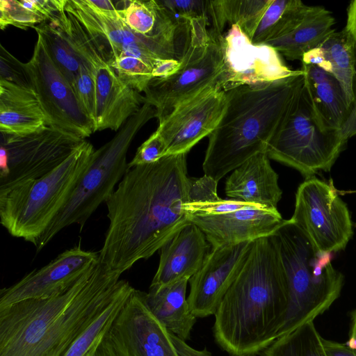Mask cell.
<instances>
[{
	"label": "cell",
	"instance_id": "obj_5",
	"mask_svg": "<svg viewBox=\"0 0 356 356\" xmlns=\"http://www.w3.org/2000/svg\"><path fill=\"white\" fill-rule=\"evenodd\" d=\"M270 237L288 287V305L280 337L327 310L339 297L344 278L332 266L331 254L317 251L289 220Z\"/></svg>",
	"mask_w": 356,
	"mask_h": 356
},
{
	"label": "cell",
	"instance_id": "obj_18",
	"mask_svg": "<svg viewBox=\"0 0 356 356\" xmlns=\"http://www.w3.org/2000/svg\"><path fill=\"white\" fill-rule=\"evenodd\" d=\"M252 242L211 248L203 264L189 281V309L196 318L214 315L238 275Z\"/></svg>",
	"mask_w": 356,
	"mask_h": 356
},
{
	"label": "cell",
	"instance_id": "obj_6",
	"mask_svg": "<svg viewBox=\"0 0 356 356\" xmlns=\"http://www.w3.org/2000/svg\"><path fill=\"white\" fill-rule=\"evenodd\" d=\"M96 149L87 140L46 176L0 191V222L13 236L34 245L70 198L92 162Z\"/></svg>",
	"mask_w": 356,
	"mask_h": 356
},
{
	"label": "cell",
	"instance_id": "obj_38",
	"mask_svg": "<svg viewBox=\"0 0 356 356\" xmlns=\"http://www.w3.org/2000/svg\"><path fill=\"white\" fill-rule=\"evenodd\" d=\"M0 79L31 88L24 63L15 58L2 45L0 49Z\"/></svg>",
	"mask_w": 356,
	"mask_h": 356
},
{
	"label": "cell",
	"instance_id": "obj_43",
	"mask_svg": "<svg viewBox=\"0 0 356 356\" xmlns=\"http://www.w3.org/2000/svg\"><path fill=\"white\" fill-rule=\"evenodd\" d=\"M353 102L350 108L349 115L339 131L346 141L356 135V74L353 82Z\"/></svg>",
	"mask_w": 356,
	"mask_h": 356
},
{
	"label": "cell",
	"instance_id": "obj_31",
	"mask_svg": "<svg viewBox=\"0 0 356 356\" xmlns=\"http://www.w3.org/2000/svg\"><path fill=\"white\" fill-rule=\"evenodd\" d=\"M134 288L127 281L119 293L63 356H92Z\"/></svg>",
	"mask_w": 356,
	"mask_h": 356
},
{
	"label": "cell",
	"instance_id": "obj_42",
	"mask_svg": "<svg viewBox=\"0 0 356 356\" xmlns=\"http://www.w3.org/2000/svg\"><path fill=\"white\" fill-rule=\"evenodd\" d=\"M181 67V63L176 59L159 60L152 69L153 79H165L177 73Z\"/></svg>",
	"mask_w": 356,
	"mask_h": 356
},
{
	"label": "cell",
	"instance_id": "obj_46",
	"mask_svg": "<svg viewBox=\"0 0 356 356\" xmlns=\"http://www.w3.org/2000/svg\"><path fill=\"white\" fill-rule=\"evenodd\" d=\"M344 29L356 42V0L352 1L347 8L346 24Z\"/></svg>",
	"mask_w": 356,
	"mask_h": 356
},
{
	"label": "cell",
	"instance_id": "obj_39",
	"mask_svg": "<svg viewBox=\"0 0 356 356\" xmlns=\"http://www.w3.org/2000/svg\"><path fill=\"white\" fill-rule=\"evenodd\" d=\"M166 148L161 138L154 131L137 149L128 168L151 163L165 156Z\"/></svg>",
	"mask_w": 356,
	"mask_h": 356
},
{
	"label": "cell",
	"instance_id": "obj_27",
	"mask_svg": "<svg viewBox=\"0 0 356 356\" xmlns=\"http://www.w3.org/2000/svg\"><path fill=\"white\" fill-rule=\"evenodd\" d=\"M335 19L324 7L310 6L300 23L286 35L268 42L289 60H302L304 55L317 47L335 29Z\"/></svg>",
	"mask_w": 356,
	"mask_h": 356
},
{
	"label": "cell",
	"instance_id": "obj_8",
	"mask_svg": "<svg viewBox=\"0 0 356 356\" xmlns=\"http://www.w3.org/2000/svg\"><path fill=\"white\" fill-rule=\"evenodd\" d=\"M65 11L83 27L102 59L109 65L121 55L138 58L152 68L160 60H179L178 41L163 36H145L131 30L111 1L99 7L87 0H66Z\"/></svg>",
	"mask_w": 356,
	"mask_h": 356
},
{
	"label": "cell",
	"instance_id": "obj_33",
	"mask_svg": "<svg viewBox=\"0 0 356 356\" xmlns=\"http://www.w3.org/2000/svg\"><path fill=\"white\" fill-rule=\"evenodd\" d=\"M110 66L124 83L140 93L144 92L153 79V68L132 56L121 55Z\"/></svg>",
	"mask_w": 356,
	"mask_h": 356
},
{
	"label": "cell",
	"instance_id": "obj_12",
	"mask_svg": "<svg viewBox=\"0 0 356 356\" xmlns=\"http://www.w3.org/2000/svg\"><path fill=\"white\" fill-rule=\"evenodd\" d=\"M339 195L332 181L316 177L306 179L296 193L289 220L322 253L345 249L353 234L350 213Z\"/></svg>",
	"mask_w": 356,
	"mask_h": 356
},
{
	"label": "cell",
	"instance_id": "obj_49",
	"mask_svg": "<svg viewBox=\"0 0 356 356\" xmlns=\"http://www.w3.org/2000/svg\"><path fill=\"white\" fill-rule=\"evenodd\" d=\"M356 193V191H346V192H343V193Z\"/></svg>",
	"mask_w": 356,
	"mask_h": 356
},
{
	"label": "cell",
	"instance_id": "obj_16",
	"mask_svg": "<svg viewBox=\"0 0 356 356\" xmlns=\"http://www.w3.org/2000/svg\"><path fill=\"white\" fill-rule=\"evenodd\" d=\"M227 101L226 92L214 86L174 108L155 131L165 146V156L187 154L209 136L218 126Z\"/></svg>",
	"mask_w": 356,
	"mask_h": 356
},
{
	"label": "cell",
	"instance_id": "obj_23",
	"mask_svg": "<svg viewBox=\"0 0 356 356\" xmlns=\"http://www.w3.org/2000/svg\"><path fill=\"white\" fill-rule=\"evenodd\" d=\"M305 91L313 118L325 131H339L350 109L339 82L319 67L302 63Z\"/></svg>",
	"mask_w": 356,
	"mask_h": 356
},
{
	"label": "cell",
	"instance_id": "obj_36",
	"mask_svg": "<svg viewBox=\"0 0 356 356\" xmlns=\"http://www.w3.org/2000/svg\"><path fill=\"white\" fill-rule=\"evenodd\" d=\"M259 207L261 206L238 200H222L220 198L209 202H190L184 205V209L188 216L190 215L222 214L243 208Z\"/></svg>",
	"mask_w": 356,
	"mask_h": 356
},
{
	"label": "cell",
	"instance_id": "obj_10",
	"mask_svg": "<svg viewBox=\"0 0 356 356\" xmlns=\"http://www.w3.org/2000/svg\"><path fill=\"white\" fill-rule=\"evenodd\" d=\"M179 61L181 67L177 73L165 79H152L144 91L145 103L155 108L159 122L177 105L207 88H220L225 67L218 38L211 37L208 42L188 38Z\"/></svg>",
	"mask_w": 356,
	"mask_h": 356
},
{
	"label": "cell",
	"instance_id": "obj_22",
	"mask_svg": "<svg viewBox=\"0 0 356 356\" xmlns=\"http://www.w3.org/2000/svg\"><path fill=\"white\" fill-rule=\"evenodd\" d=\"M278 178L267 153L260 152L232 171L226 179L225 192L236 200L277 209L282 195Z\"/></svg>",
	"mask_w": 356,
	"mask_h": 356
},
{
	"label": "cell",
	"instance_id": "obj_9",
	"mask_svg": "<svg viewBox=\"0 0 356 356\" xmlns=\"http://www.w3.org/2000/svg\"><path fill=\"white\" fill-rule=\"evenodd\" d=\"M347 142L339 131H325L318 126L304 88L298 104L269 143L266 153L270 159L308 179L318 171H329Z\"/></svg>",
	"mask_w": 356,
	"mask_h": 356
},
{
	"label": "cell",
	"instance_id": "obj_34",
	"mask_svg": "<svg viewBox=\"0 0 356 356\" xmlns=\"http://www.w3.org/2000/svg\"><path fill=\"white\" fill-rule=\"evenodd\" d=\"M72 87L80 107L95 129L97 92L95 74L83 65Z\"/></svg>",
	"mask_w": 356,
	"mask_h": 356
},
{
	"label": "cell",
	"instance_id": "obj_3",
	"mask_svg": "<svg viewBox=\"0 0 356 356\" xmlns=\"http://www.w3.org/2000/svg\"><path fill=\"white\" fill-rule=\"evenodd\" d=\"M287 305L277 251L270 236L257 239L214 314L216 342L231 356L260 354L277 339Z\"/></svg>",
	"mask_w": 356,
	"mask_h": 356
},
{
	"label": "cell",
	"instance_id": "obj_25",
	"mask_svg": "<svg viewBox=\"0 0 356 356\" xmlns=\"http://www.w3.org/2000/svg\"><path fill=\"white\" fill-rule=\"evenodd\" d=\"M301 62L316 65L333 75L342 88L350 109L354 98L356 42L345 29L332 33L317 47L306 53Z\"/></svg>",
	"mask_w": 356,
	"mask_h": 356
},
{
	"label": "cell",
	"instance_id": "obj_28",
	"mask_svg": "<svg viewBox=\"0 0 356 356\" xmlns=\"http://www.w3.org/2000/svg\"><path fill=\"white\" fill-rule=\"evenodd\" d=\"M270 0L207 1V13L211 18L209 34L218 38L224 34L227 24L237 25L251 40Z\"/></svg>",
	"mask_w": 356,
	"mask_h": 356
},
{
	"label": "cell",
	"instance_id": "obj_44",
	"mask_svg": "<svg viewBox=\"0 0 356 356\" xmlns=\"http://www.w3.org/2000/svg\"><path fill=\"white\" fill-rule=\"evenodd\" d=\"M170 337L179 356H213L205 347L202 350H197L190 346L186 341L170 332ZM256 354H248L241 356H257Z\"/></svg>",
	"mask_w": 356,
	"mask_h": 356
},
{
	"label": "cell",
	"instance_id": "obj_40",
	"mask_svg": "<svg viewBox=\"0 0 356 356\" xmlns=\"http://www.w3.org/2000/svg\"><path fill=\"white\" fill-rule=\"evenodd\" d=\"M218 182L204 175L200 178H191V202H209L220 199L217 194Z\"/></svg>",
	"mask_w": 356,
	"mask_h": 356
},
{
	"label": "cell",
	"instance_id": "obj_41",
	"mask_svg": "<svg viewBox=\"0 0 356 356\" xmlns=\"http://www.w3.org/2000/svg\"><path fill=\"white\" fill-rule=\"evenodd\" d=\"M22 4L42 16L45 20H52L65 9L66 0H20Z\"/></svg>",
	"mask_w": 356,
	"mask_h": 356
},
{
	"label": "cell",
	"instance_id": "obj_32",
	"mask_svg": "<svg viewBox=\"0 0 356 356\" xmlns=\"http://www.w3.org/2000/svg\"><path fill=\"white\" fill-rule=\"evenodd\" d=\"M261 356H327L313 321L278 337Z\"/></svg>",
	"mask_w": 356,
	"mask_h": 356
},
{
	"label": "cell",
	"instance_id": "obj_29",
	"mask_svg": "<svg viewBox=\"0 0 356 356\" xmlns=\"http://www.w3.org/2000/svg\"><path fill=\"white\" fill-rule=\"evenodd\" d=\"M309 8L299 0H270L251 42L262 44L286 35L302 22Z\"/></svg>",
	"mask_w": 356,
	"mask_h": 356
},
{
	"label": "cell",
	"instance_id": "obj_20",
	"mask_svg": "<svg viewBox=\"0 0 356 356\" xmlns=\"http://www.w3.org/2000/svg\"><path fill=\"white\" fill-rule=\"evenodd\" d=\"M89 67L96 83L95 131H118L145 104V97L124 83L99 54L90 60Z\"/></svg>",
	"mask_w": 356,
	"mask_h": 356
},
{
	"label": "cell",
	"instance_id": "obj_26",
	"mask_svg": "<svg viewBox=\"0 0 356 356\" xmlns=\"http://www.w3.org/2000/svg\"><path fill=\"white\" fill-rule=\"evenodd\" d=\"M189 279L151 288L146 293L147 303L156 317L172 334L186 341L197 318L191 313L186 298Z\"/></svg>",
	"mask_w": 356,
	"mask_h": 356
},
{
	"label": "cell",
	"instance_id": "obj_37",
	"mask_svg": "<svg viewBox=\"0 0 356 356\" xmlns=\"http://www.w3.org/2000/svg\"><path fill=\"white\" fill-rule=\"evenodd\" d=\"M159 1L181 26H186L188 21L192 19L208 15L207 1L164 0Z\"/></svg>",
	"mask_w": 356,
	"mask_h": 356
},
{
	"label": "cell",
	"instance_id": "obj_13",
	"mask_svg": "<svg viewBox=\"0 0 356 356\" xmlns=\"http://www.w3.org/2000/svg\"><path fill=\"white\" fill-rule=\"evenodd\" d=\"M37 36L33 55L24 68L47 125L86 140L95 132V127L80 107L72 85L53 62L42 36Z\"/></svg>",
	"mask_w": 356,
	"mask_h": 356
},
{
	"label": "cell",
	"instance_id": "obj_47",
	"mask_svg": "<svg viewBox=\"0 0 356 356\" xmlns=\"http://www.w3.org/2000/svg\"><path fill=\"white\" fill-rule=\"evenodd\" d=\"M346 344L356 353V309L351 314L348 341Z\"/></svg>",
	"mask_w": 356,
	"mask_h": 356
},
{
	"label": "cell",
	"instance_id": "obj_21",
	"mask_svg": "<svg viewBox=\"0 0 356 356\" xmlns=\"http://www.w3.org/2000/svg\"><path fill=\"white\" fill-rule=\"evenodd\" d=\"M160 250L159 266L151 288L184 278L190 280L203 264L209 252V245L203 232L189 223Z\"/></svg>",
	"mask_w": 356,
	"mask_h": 356
},
{
	"label": "cell",
	"instance_id": "obj_1",
	"mask_svg": "<svg viewBox=\"0 0 356 356\" xmlns=\"http://www.w3.org/2000/svg\"><path fill=\"white\" fill-rule=\"evenodd\" d=\"M187 154L165 156L127 169L106 200L108 227L99 262L122 274L161 250L191 223Z\"/></svg>",
	"mask_w": 356,
	"mask_h": 356
},
{
	"label": "cell",
	"instance_id": "obj_2",
	"mask_svg": "<svg viewBox=\"0 0 356 356\" xmlns=\"http://www.w3.org/2000/svg\"><path fill=\"white\" fill-rule=\"evenodd\" d=\"M99 261L46 298L0 309V356H63L127 282Z\"/></svg>",
	"mask_w": 356,
	"mask_h": 356
},
{
	"label": "cell",
	"instance_id": "obj_19",
	"mask_svg": "<svg viewBox=\"0 0 356 356\" xmlns=\"http://www.w3.org/2000/svg\"><path fill=\"white\" fill-rule=\"evenodd\" d=\"M211 248L233 246L273 235L284 220L277 209L248 207L216 215H190Z\"/></svg>",
	"mask_w": 356,
	"mask_h": 356
},
{
	"label": "cell",
	"instance_id": "obj_17",
	"mask_svg": "<svg viewBox=\"0 0 356 356\" xmlns=\"http://www.w3.org/2000/svg\"><path fill=\"white\" fill-rule=\"evenodd\" d=\"M99 253L80 245L66 250L49 264L34 269L0 291V309L17 302L49 297L69 286L96 266Z\"/></svg>",
	"mask_w": 356,
	"mask_h": 356
},
{
	"label": "cell",
	"instance_id": "obj_35",
	"mask_svg": "<svg viewBox=\"0 0 356 356\" xmlns=\"http://www.w3.org/2000/svg\"><path fill=\"white\" fill-rule=\"evenodd\" d=\"M44 18L37 13L24 7L20 1L0 0V28L3 30L9 25L22 29L35 26L44 22Z\"/></svg>",
	"mask_w": 356,
	"mask_h": 356
},
{
	"label": "cell",
	"instance_id": "obj_7",
	"mask_svg": "<svg viewBox=\"0 0 356 356\" xmlns=\"http://www.w3.org/2000/svg\"><path fill=\"white\" fill-rule=\"evenodd\" d=\"M155 108L143 105L117 131L115 136L99 149L70 198L47 229L38 239L36 251H40L65 227L78 225L81 230L89 218L113 193L128 168L127 154L140 129L155 117Z\"/></svg>",
	"mask_w": 356,
	"mask_h": 356
},
{
	"label": "cell",
	"instance_id": "obj_48",
	"mask_svg": "<svg viewBox=\"0 0 356 356\" xmlns=\"http://www.w3.org/2000/svg\"><path fill=\"white\" fill-rule=\"evenodd\" d=\"M92 356H117L102 341Z\"/></svg>",
	"mask_w": 356,
	"mask_h": 356
},
{
	"label": "cell",
	"instance_id": "obj_45",
	"mask_svg": "<svg viewBox=\"0 0 356 356\" xmlns=\"http://www.w3.org/2000/svg\"><path fill=\"white\" fill-rule=\"evenodd\" d=\"M327 356H356V353L346 344L323 338Z\"/></svg>",
	"mask_w": 356,
	"mask_h": 356
},
{
	"label": "cell",
	"instance_id": "obj_4",
	"mask_svg": "<svg viewBox=\"0 0 356 356\" xmlns=\"http://www.w3.org/2000/svg\"><path fill=\"white\" fill-rule=\"evenodd\" d=\"M305 85L302 70L275 81L245 84L226 91L227 106L209 143L204 175L218 182L260 152L298 104Z\"/></svg>",
	"mask_w": 356,
	"mask_h": 356
},
{
	"label": "cell",
	"instance_id": "obj_14",
	"mask_svg": "<svg viewBox=\"0 0 356 356\" xmlns=\"http://www.w3.org/2000/svg\"><path fill=\"white\" fill-rule=\"evenodd\" d=\"M102 341L117 356H179L170 331L150 310L146 293L136 289Z\"/></svg>",
	"mask_w": 356,
	"mask_h": 356
},
{
	"label": "cell",
	"instance_id": "obj_15",
	"mask_svg": "<svg viewBox=\"0 0 356 356\" xmlns=\"http://www.w3.org/2000/svg\"><path fill=\"white\" fill-rule=\"evenodd\" d=\"M218 40L225 67L220 88L225 92L241 85L278 81L300 72L287 67L271 46L252 43L237 25L231 26Z\"/></svg>",
	"mask_w": 356,
	"mask_h": 356
},
{
	"label": "cell",
	"instance_id": "obj_30",
	"mask_svg": "<svg viewBox=\"0 0 356 356\" xmlns=\"http://www.w3.org/2000/svg\"><path fill=\"white\" fill-rule=\"evenodd\" d=\"M60 13L34 29L42 36L54 64L72 85L83 63L60 19Z\"/></svg>",
	"mask_w": 356,
	"mask_h": 356
},
{
	"label": "cell",
	"instance_id": "obj_24",
	"mask_svg": "<svg viewBox=\"0 0 356 356\" xmlns=\"http://www.w3.org/2000/svg\"><path fill=\"white\" fill-rule=\"evenodd\" d=\"M46 118L34 90L0 79V131L22 136L43 130Z\"/></svg>",
	"mask_w": 356,
	"mask_h": 356
},
{
	"label": "cell",
	"instance_id": "obj_11",
	"mask_svg": "<svg viewBox=\"0 0 356 356\" xmlns=\"http://www.w3.org/2000/svg\"><path fill=\"white\" fill-rule=\"evenodd\" d=\"M85 140L48 126L26 136L1 134L0 191L19 187L46 176Z\"/></svg>",
	"mask_w": 356,
	"mask_h": 356
}]
</instances>
